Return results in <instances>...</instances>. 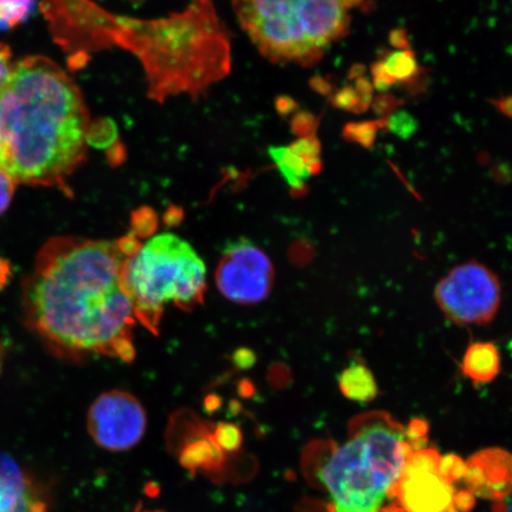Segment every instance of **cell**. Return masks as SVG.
Here are the masks:
<instances>
[{
	"instance_id": "cell-1",
	"label": "cell",
	"mask_w": 512,
	"mask_h": 512,
	"mask_svg": "<svg viewBox=\"0 0 512 512\" xmlns=\"http://www.w3.org/2000/svg\"><path fill=\"white\" fill-rule=\"evenodd\" d=\"M140 247L134 234L114 241L49 239L23 285L29 329L68 360L107 356L133 361L138 320L125 270Z\"/></svg>"
},
{
	"instance_id": "cell-2",
	"label": "cell",
	"mask_w": 512,
	"mask_h": 512,
	"mask_svg": "<svg viewBox=\"0 0 512 512\" xmlns=\"http://www.w3.org/2000/svg\"><path fill=\"white\" fill-rule=\"evenodd\" d=\"M89 115L78 86L54 61L14 63L0 96L2 169L17 183L66 189L86 157Z\"/></svg>"
},
{
	"instance_id": "cell-3",
	"label": "cell",
	"mask_w": 512,
	"mask_h": 512,
	"mask_svg": "<svg viewBox=\"0 0 512 512\" xmlns=\"http://www.w3.org/2000/svg\"><path fill=\"white\" fill-rule=\"evenodd\" d=\"M413 452L405 428L393 416L364 413L351 420L348 440L331 448L319 467V483L336 512H380Z\"/></svg>"
},
{
	"instance_id": "cell-4",
	"label": "cell",
	"mask_w": 512,
	"mask_h": 512,
	"mask_svg": "<svg viewBox=\"0 0 512 512\" xmlns=\"http://www.w3.org/2000/svg\"><path fill=\"white\" fill-rule=\"evenodd\" d=\"M241 27L274 62L312 63L347 34L343 0H235Z\"/></svg>"
},
{
	"instance_id": "cell-5",
	"label": "cell",
	"mask_w": 512,
	"mask_h": 512,
	"mask_svg": "<svg viewBox=\"0 0 512 512\" xmlns=\"http://www.w3.org/2000/svg\"><path fill=\"white\" fill-rule=\"evenodd\" d=\"M125 283L138 322L158 334L166 305L190 311L203 303L207 268L188 241L163 233L128 259Z\"/></svg>"
},
{
	"instance_id": "cell-6",
	"label": "cell",
	"mask_w": 512,
	"mask_h": 512,
	"mask_svg": "<svg viewBox=\"0 0 512 512\" xmlns=\"http://www.w3.org/2000/svg\"><path fill=\"white\" fill-rule=\"evenodd\" d=\"M435 300L454 324H488L501 306V281L480 262H466L454 267L439 281L435 287Z\"/></svg>"
},
{
	"instance_id": "cell-7",
	"label": "cell",
	"mask_w": 512,
	"mask_h": 512,
	"mask_svg": "<svg viewBox=\"0 0 512 512\" xmlns=\"http://www.w3.org/2000/svg\"><path fill=\"white\" fill-rule=\"evenodd\" d=\"M274 267L262 249L246 239L224 248L216 270V285L229 302L252 305L264 302L274 285Z\"/></svg>"
},
{
	"instance_id": "cell-8",
	"label": "cell",
	"mask_w": 512,
	"mask_h": 512,
	"mask_svg": "<svg viewBox=\"0 0 512 512\" xmlns=\"http://www.w3.org/2000/svg\"><path fill=\"white\" fill-rule=\"evenodd\" d=\"M146 428L145 408L136 396L124 390L101 394L89 407L88 433L106 451L131 450L142 441Z\"/></svg>"
},
{
	"instance_id": "cell-9",
	"label": "cell",
	"mask_w": 512,
	"mask_h": 512,
	"mask_svg": "<svg viewBox=\"0 0 512 512\" xmlns=\"http://www.w3.org/2000/svg\"><path fill=\"white\" fill-rule=\"evenodd\" d=\"M440 456L432 448H421L408 458L396 491L407 512H452V485L440 475Z\"/></svg>"
},
{
	"instance_id": "cell-10",
	"label": "cell",
	"mask_w": 512,
	"mask_h": 512,
	"mask_svg": "<svg viewBox=\"0 0 512 512\" xmlns=\"http://www.w3.org/2000/svg\"><path fill=\"white\" fill-rule=\"evenodd\" d=\"M0 512H48L38 485L14 458L0 451Z\"/></svg>"
},
{
	"instance_id": "cell-11",
	"label": "cell",
	"mask_w": 512,
	"mask_h": 512,
	"mask_svg": "<svg viewBox=\"0 0 512 512\" xmlns=\"http://www.w3.org/2000/svg\"><path fill=\"white\" fill-rule=\"evenodd\" d=\"M464 477L478 494L509 495L512 491V456L499 448L480 452L466 464Z\"/></svg>"
},
{
	"instance_id": "cell-12",
	"label": "cell",
	"mask_w": 512,
	"mask_h": 512,
	"mask_svg": "<svg viewBox=\"0 0 512 512\" xmlns=\"http://www.w3.org/2000/svg\"><path fill=\"white\" fill-rule=\"evenodd\" d=\"M501 368V354L494 343H472L465 351L463 374L477 386L494 381Z\"/></svg>"
},
{
	"instance_id": "cell-13",
	"label": "cell",
	"mask_w": 512,
	"mask_h": 512,
	"mask_svg": "<svg viewBox=\"0 0 512 512\" xmlns=\"http://www.w3.org/2000/svg\"><path fill=\"white\" fill-rule=\"evenodd\" d=\"M338 386L345 398L360 402H373L380 394L375 376L362 362H352L338 377Z\"/></svg>"
},
{
	"instance_id": "cell-14",
	"label": "cell",
	"mask_w": 512,
	"mask_h": 512,
	"mask_svg": "<svg viewBox=\"0 0 512 512\" xmlns=\"http://www.w3.org/2000/svg\"><path fill=\"white\" fill-rule=\"evenodd\" d=\"M223 452L216 445L213 435L192 440L190 444L184 446L181 453V463L189 470L207 469L210 465L221 462Z\"/></svg>"
},
{
	"instance_id": "cell-15",
	"label": "cell",
	"mask_w": 512,
	"mask_h": 512,
	"mask_svg": "<svg viewBox=\"0 0 512 512\" xmlns=\"http://www.w3.org/2000/svg\"><path fill=\"white\" fill-rule=\"evenodd\" d=\"M383 72L395 85L400 81L408 82L418 75V62L411 50H398L389 54L380 62Z\"/></svg>"
},
{
	"instance_id": "cell-16",
	"label": "cell",
	"mask_w": 512,
	"mask_h": 512,
	"mask_svg": "<svg viewBox=\"0 0 512 512\" xmlns=\"http://www.w3.org/2000/svg\"><path fill=\"white\" fill-rule=\"evenodd\" d=\"M383 127H387V119L384 118L375 121H362V123H350L344 127L343 137L350 143L370 149L375 143L377 133Z\"/></svg>"
},
{
	"instance_id": "cell-17",
	"label": "cell",
	"mask_w": 512,
	"mask_h": 512,
	"mask_svg": "<svg viewBox=\"0 0 512 512\" xmlns=\"http://www.w3.org/2000/svg\"><path fill=\"white\" fill-rule=\"evenodd\" d=\"M36 0H0V30L14 29L34 9Z\"/></svg>"
},
{
	"instance_id": "cell-18",
	"label": "cell",
	"mask_w": 512,
	"mask_h": 512,
	"mask_svg": "<svg viewBox=\"0 0 512 512\" xmlns=\"http://www.w3.org/2000/svg\"><path fill=\"white\" fill-rule=\"evenodd\" d=\"M213 439L222 452L233 453L240 450L243 441V435L239 426L221 422L213 431Z\"/></svg>"
},
{
	"instance_id": "cell-19",
	"label": "cell",
	"mask_w": 512,
	"mask_h": 512,
	"mask_svg": "<svg viewBox=\"0 0 512 512\" xmlns=\"http://www.w3.org/2000/svg\"><path fill=\"white\" fill-rule=\"evenodd\" d=\"M389 131L401 139H409L418 131V121L407 112H396L387 119Z\"/></svg>"
},
{
	"instance_id": "cell-20",
	"label": "cell",
	"mask_w": 512,
	"mask_h": 512,
	"mask_svg": "<svg viewBox=\"0 0 512 512\" xmlns=\"http://www.w3.org/2000/svg\"><path fill=\"white\" fill-rule=\"evenodd\" d=\"M334 104L345 111L355 113L366 111L356 89L352 87H344L342 91H339L335 96Z\"/></svg>"
},
{
	"instance_id": "cell-21",
	"label": "cell",
	"mask_w": 512,
	"mask_h": 512,
	"mask_svg": "<svg viewBox=\"0 0 512 512\" xmlns=\"http://www.w3.org/2000/svg\"><path fill=\"white\" fill-rule=\"evenodd\" d=\"M12 67H14V63H12V54L11 49L6 44L0 43V96H2L6 83H8ZM3 162V151H2V143H0V169H2Z\"/></svg>"
},
{
	"instance_id": "cell-22",
	"label": "cell",
	"mask_w": 512,
	"mask_h": 512,
	"mask_svg": "<svg viewBox=\"0 0 512 512\" xmlns=\"http://www.w3.org/2000/svg\"><path fill=\"white\" fill-rule=\"evenodd\" d=\"M17 182L8 172L0 169V216L10 207L14 198Z\"/></svg>"
},
{
	"instance_id": "cell-23",
	"label": "cell",
	"mask_w": 512,
	"mask_h": 512,
	"mask_svg": "<svg viewBox=\"0 0 512 512\" xmlns=\"http://www.w3.org/2000/svg\"><path fill=\"white\" fill-rule=\"evenodd\" d=\"M399 100L392 95L383 94L374 102V111L376 114L384 115L392 114L399 106Z\"/></svg>"
},
{
	"instance_id": "cell-24",
	"label": "cell",
	"mask_w": 512,
	"mask_h": 512,
	"mask_svg": "<svg viewBox=\"0 0 512 512\" xmlns=\"http://www.w3.org/2000/svg\"><path fill=\"white\" fill-rule=\"evenodd\" d=\"M356 92L362 101V104L366 110L371 105V100H373V86H371L370 81L364 76L358 78L355 86Z\"/></svg>"
},
{
	"instance_id": "cell-25",
	"label": "cell",
	"mask_w": 512,
	"mask_h": 512,
	"mask_svg": "<svg viewBox=\"0 0 512 512\" xmlns=\"http://www.w3.org/2000/svg\"><path fill=\"white\" fill-rule=\"evenodd\" d=\"M390 43L399 49H406L409 46L408 38L405 30H395L390 34Z\"/></svg>"
},
{
	"instance_id": "cell-26",
	"label": "cell",
	"mask_w": 512,
	"mask_h": 512,
	"mask_svg": "<svg viewBox=\"0 0 512 512\" xmlns=\"http://www.w3.org/2000/svg\"><path fill=\"white\" fill-rule=\"evenodd\" d=\"M495 104L499 111L512 118V96L495 101Z\"/></svg>"
},
{
	"instance_id": "cell-27",
	"label": "cell",
	"mask_w": 512,
	"mask_h": 512,
	"mask_svg": "<svg viewBox=\"0 0 512 512\" xmlns=\"http://www.w3.org/2000/svg\"><path fill=\"white\" fill-rule=\"evenodd\" d=\"M505 512H512V495L509 499V502L507 504V510H505Z\"/></svg>"
},
{
	"instance_id": "cell-28",
	"label": "cell",
	"mask_w": 512,
	"mask_h": 512,
	"mask_svg": "<svg viewBox=\"0 0 512 512\" xmlns=\"http://www.w3.org/2000/svg\"><path fill=\"white\" fill-rule=\"evenodd\" d=\"M145 512H162V511H145Z\"/></svg>"
}]
</instances>
